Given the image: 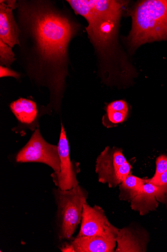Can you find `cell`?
<instances>
[{
    "label": "cell",
    "mask_w": 167,
    "mask_h": 252,
    "mask_svg": "<svg viewBox=\"0 0 167 252\" xmlns=\"http://www.w3.org/2000/svg\"><path fill=\"white\" fill-rule=\"evenodd\" d=\"M151 182L159 187V190L156 196L157 201L159 203L167 204V171Z\"/></svg>",
    "instance_id": "16"
},
{
    "label": "cell",
    "mask_w": 167,
    "mask_h": 252,
    "mask_svg": "<svg viewBox=\"0 0 167 252\" xmlns=\"http://www.w3.org/2000/svg\"><path fill=\"white\" fill-rule=\"evenodd\" d=\"M17 8L15 0L0 1V40L12 48L20 43L21 31L13 15Z\"/></svg>",
    "instance_id": "10"
},
{
    "label": "cell",
    "mask_w": 167,
    "mask_h": 252,
    "mask_svg": "<svg viewBox=\"0 0 167 252\" xmlns=\"http://www.w3.org/2000/svg\"><path fill=\"white\" fill-rule=\"evenodd\" d=\"M149 241V235L144 229L131 226L119 229L115 252H145Z\"/></svg>",
    "instance_id": "11"
},
{
    "label": "cell",
    "mask_w": 167,
    "mask_h": 252,
    "mask_svg": "<svg viewBox=\"0 0 167 252\" xmlns=\"http://www.w3.org/2000/svg\"><path fill=\"white\" fill-rule=\"evenodd\" d=\"M166 171H167V156L161 155L157 158L156 172L153 177L149 179L150 181H155Z\"/></svg>",
    "instance_id": "18"
},
{
    "label": "cell",
    "mask_w": 167,
    "mask_h": 252,
    "mask_svg": "<svg viewBox=\"0 0 167 252\" xmlns=\"http://www.w3.org/2000/svg\"><path fill=\"white\" fill-rule=\"evenodd\" d=\"M75 14L88 22V37L101 62L102 79L115 80L114 61L118 55L117 35L123 8L128 1L115 0H68Z\"/></svg>",
    "instance_id": "2"
},
{
    "label": "cell",
    "mask_w": 167,
    "mask_h": 252,
    "mask_svg": "<svg viewBox=\"0 0 167 252\" xmlns=\"http://www.w3.org/2000/svg\"><path fill=\"white\" fill-rule=\"evenodd\" d=\"M159 189L158 186L147 179L141 191L130 201L131 209L141 216L156 211L159 203L156 198Z\"/></svg>",
    "instance_id": "13"
},
{
    "label": "cell",
    "mask_w": 167,
    "mask_h": 252,
    "mask_svg": "<svg viewBox=\"0 0 167 252\" xmlns=\"http://www.w3.org/2000/svg\"><path fill=\"white\" fill-rule=\"evenodd\" d=\"M57 206L56 221L60 240L72 238L82 220L84 205L87 203V191L79 185L72 189L54 190Z\"/></svg>",
    "instance_id": "4"
},
{
    "label": "cell",
    "mask_w": 167,
    "mask_h": 252,
    "mask_svg": "<svg viewBox=\"0 0 167 252\" xmlns=\"http://www.w3.org/2000/svg\"><path fill=\"white\" fill-rule=\"evenodd\" d=\"M10 107L18 122L13 131L24 135L26 130L35 131L39 128V120L45 115L42 106L39 109L35 101L20 98L12 102Z\"/></svg>",
    "instance_id": "9"
},
{
    "label": "cell",
    "mask_w": 167,
    "mask_h": 252,
    "mask_svg": "<svg viewBox=\"0 0 167 252\" xmlns=\"http://www.w3.org/2000/svg\"><path fill=\"white\" fill-rule=\"evenodd\" d=\"M20 54L30 79L50 91L46 113L60 114L68 76V48L78 26L50 1L17 2Z\"/></svg>",
    "instance_id": "1"
},
{
    "label": "cell",
    "mask_w": 167,
    "mask_h": 252,
    "mask_svg": "<svg viewBox=\"0 0 167 252\" xmlns=\"http://www.w3.org/2000/svg\"><path fill=\"white\" fill-rule=\"evenodd\" d=\"M119 228L109 221L104 211L99 206L84 205L81 227L77 237L106 235L118 233Z\"/></svg>",
    "instance_id": "8"
},
{
    "label": "cell",
    "mask_w": 167,
    "mask_h": 252,
    "mask_svg": "<svg viewBox=\"0 0 167 252\" xmlns=\"http://www.w3.org/2000/svg\"><path fill=\"white\" fill-rule=\"evenodd\" d=\"M58 146L60 170L58 173H53L51 176L58 189L62 190H70L79 185L77 178L76 167L70 158L69 142L63 124H61Z\"/></svg>",
    "instance_id": "7"
},
{
    "label": "cell",
    "mask_w": 167,
    "mask_h": 252,
    "mask_svg": "<svg viewBox=\"0 0 167 252\" xmlns=\"http://www.w3.org/2000/svg\"><path fill=\"white\" fill-rule=\"evenodd\" d=\"M16 60L15 55L12 48L0 40V64L1 65H5L10 68L11 64Z\"/></svg>",
    "instance_id": "15"
},
{
    "label": "cell",
    "mask_w": 167,
    "mask_h": 252,
    "mask_svg": "<svg viewBox=\"0 0 167 252\" xmlns=\"http://www.w3.org/2000/svg\"><path fill=\"white\" fill-rule=\"evenodd\" d=\"M6 77H13L16 79H19L20 75L18 73L12 70L10 68L0 66V77L1 78Z\"/></svg>",
    "instance_id": "20"
},
{
    "label": "cell",
    "mask_w": 167,
    "mask_h": 252,
    "mask_svg": "<svg viewBox=\"0 0 167 252\" xmlns=\"http://www.w3.org/2000/svg\"><path fill=\"white\" fill-rule=\"evenodd\" d=\"M130 15L132 28L128 39L132 47L167 40V0L140 1Z\"/></svg>",
    "instance_id": "3"
},
{
    "label": "cell",
    "mask_w": 167,
    "mask_h": 252,
    "mask_svg": "<svg viewBox=\"0 0 167 252\" xmlns=\"http://www.w3.org/2000/svg\"><path fill=\"white\" fill-rule=\"evenodd\" d=\"M146 180L130 174L119 185L120 198L130 201L141 191Z\"/></svg>",
    "instance_id": "14"
},
{
    "label": "cell",
    "mask_w": 167,
    "mask_h": 252,
    "mask_svg": "<svg viewBox=\"0 0 167 252\" xmlns=\"http://www.w3.org/2000/svg\"><path fill=\"white\" fill-rule=\"evenodd\" d=\"M118 233L77 237L71 244L74 252H113L117 246Z\"/></svg>",
    "instance_id": "12"
},
{
    "label": "cell",
    "mask_w": 167,
    "mask_h": 252,
    "mask_svg": "<svg viewBox=\"0 0 167 252\" xmlns=\"http://www.w3.org/2000/svg\"><path fill=\"white\" fill-rule=\"evenodd\" d=\"M106 110H112L128 113V104L124 100H117L108 104L106 107Z\"/></svg>",
    "instance_id": "19"
},
{
    "label": "cell",
    "mask_w": 167,
    "mask_h": 252,
    "mask_svg": "<svg viewBox=\"0 0 167 252\" xmlns=\"http://www.w3.org/2000/svg\"><path fill=\"white\" fill-rule=\"evenodd\" d=\"M106 114L103 117V122L105 126H110L123 123L126 119L128 113L112 110H106Z\"/></svg>",
    "instance_id": "17"
},
{
    "label": "cell",
    "mask_w": 167,
    "mask_h": 252,
    "mask_svg": "<svg viewBox=\"0 0 167 252\" xmlns=\"http://www.w3.org/2000/svg\"><path fill=\"white\" fill-rule=\"evenodd\" d=\"M16 161L19 163H40L51 168L54 173L59 172L60 157L58 146L46 142L40 129H36L30 140L17 153Z\"/></svg>",
    "instance_id": "6"
},
{
    "label": "cell",
    "mask_w": 167,
    "mask_h": 252,
    "mask_svg": "<svg viewBox=\"0 0 167 252\" xmlns=\"http://www.w3.org/2000/svg\"><path fill=\"white\" fill-rule=\"evenodd\" d=\"M132 166L122 150L107 147L96 160V172L98 180L111 188L120 185L130 174Z\"/></svg>",
    "instance_id": "5"
}]
</instances>
